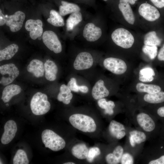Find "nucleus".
<instances>
[{
    "label": "nucleus",
    "mask_w": 164,
    "mask_h": 164,
    "mask_svg": "<svg viewBox=\"0 0 164 164\" xmlns=\"http://www.w3.org/2000/svg\"><path fill=\"white\" fill-rule=\"evenodd\" d=\"M69 121L74 128L83 132H93L96 129L94 120L86 115L80 114H72L70 117Z\"/></svg>",
    "instance_id": "f257e3e1"
},
{
    "label": "nucleus",
    "mask_w": 164,
    "mask_h": 164,
    "mask_svg": "<svg viewBox=\"0 0 164 164\" xmlns=\"http://www.w3.org/2000/svg\"><path fill=\"white\" fill-rule=\"evenodd\" d=\"M42 139L45 147L54 151H57L63 149L66 142L63 139L50 129H45L43 131Z\"/></svg>",
    "instance_id": "f03ea898"
},
{
    "label": "nucleus",
    "mask_w": 164,
    "mask_h": 164,
    "mask_svg": "<svg viewBox=\"0 0 164 164\" xmlns=\"http://www.w3.org/2000/svg\"><path fill=\"white\" fill-rule=\"evenodd\" d=\"M30 107L31 111L34 114L39 115L46 113L50 110V104L48 101L46 95L38 92L32 97Z\"/></svg>",
    "instance_id": "7ed1b4c3"
},
{
    "label": "nucleus",
    "mask_w": 164,
    "mask_h": 164,
    "mask_svg": "<svg viewBox=\"0 0 164 164\" xmlns=\"http://www.w3.org/2000/svg\"><path fill=\"white\" fill-rule=\"evenodd\" d=\"M111 38L116 45L125 49L131 47L134 42V38L132 33L122 28L114 30L111 33Z\"/></svg>",
    "instance_id": "20e7f679"
},
{
    "label": "nucleus",
    "mask_w": 164,
    "mask_h": 164,
    "mask_svg": "<svg viewBox=\"0 0 164 164\" xmlns=\"http://www.w3.org/2000/svg\"><path fill=\"white\" fill-rule=\"evenodd\" d=\"M0 73L2 75L0 83L3 86H6L14 81L19 76V71L15 64L10 63L0 66Z\"/></svg>",
    "instance_id": "39448f33"
},
{
    "label": "nucleus",
    "mask_w": 164,
    "mask_h": 164,
    "mask_svg": "<svg viewBox=\"0 0 164 164\" xmlns=\"http://www.w3.org/2000/svg\"><path fill=\"white\" fill-rule=\"evenodd\" d=\"M42 39L45 45L55 53L62 51L61 43L56 33L52 31L47 30L43 33Z\"/></svg>",
    "instance_id": "423d86ee"
},
{
    "label": "nucleus",
    "mask_w": 164,
    "mask_h": 164,
    "mask_svg": "<svg viewBox=\"0 0 164 164\" xmlns=\"http://www.w3.org/2000/svg\"><path fill=\"white\" fill-rule=\"evenodd\" d=\"M103 65L108 70L114 74L120 75L124 73L127 70V66L122 60L112 57L106 58Z\"/></svg>",
    "instance_id": "0eeeda50"
},
{
    "label": "nucleus",
    "mask_w": 164,
    "mask_h": 164,
    "mask_svg": "<svg viewBox=\"0 0 164 164\" xmlns=\"http://www.w3.org/2000/svg\"><path fill=\"white\" fill-rule=\"evenodd\" d=\"M138 12L141 16L150 22L157 20L160 16L159 11L155 6L147 3H144L140 5Z\"/></svg>",
    "instance_id": "6e6552de"
},
{
    "label": "nucleus",
    "mask_w": 164,
    "mask_h": 164,
    "mask_svg": "<svg viewBox=\"0 0 164 164\" xmlns=\"http://www.w3.org/2000/svg\"><path fill=\"white\" fill-rule=\"evenodd\" d=\"M25 17V15L23 12L17 11L13 14L6 17L5 24L9 27L11 32H17L22 28Z\"/></svg>",
    "instance_id": "1a4fd4ad"
},
{
    "label": "nucleus",
    "mask_w": 164,
    "mask_h": 164,
    "mask_svg": "<svg viewBox=\"0 0 164 164\" xmlns=\"http://www.w3.org/2000/svg\"><path fill=\"white\" fill-rule=\"evenodd\" d=\"M93 62V57L90 53L83 52L77 55L73 63V67L77 70L87 69L92 66Z\"/></svg>",
    "instance_id": "9d476101"
},
{
    "label": "nucleus",
    "mask_w": 164,
    "mask_h": 164,
    "mask_svg": "<svg viewBox=\"0 0 164 164\" xmlns=\"http://www.w3.org/2000/svg\"><path fill=\"white\" fill-rule=\"evenodd\" d=\"M101 29L92 22H88L84 26L83 31V37L87 41L94 42L101 37Z\"/></svg>",
    "instance_id": "9b49d317"
},
{
    "label": "nucleus",
    "mask_w": 164,
    "mask_h": 164,
    "mask_svg": "<svg viewBox=\"0 0 164 164\" xmlns=\"http://www.w3.org/2000/svg\"><path fill=\"white\" fill-rule=\"evenodd\" d=\"M43 22L40 20L29 19L26 21L25 28L29 32L30 38L35 40L43 34Z\"/></svg>",
    "instance_id": "f8f14e48"
},
{
    "label": "nucleus",
    "mask_w": 164,
    "mask_h": 164,
    "mask_svg": "<svg viewBox=\"0 0 164 164\" xmlns=\"http://www.w3.org/2000/svg\"><path fill=\"white\" fill-rule=\"evenodd\" d=\"M17 130V125L14 121H8L4 126V132L1 138L2 143L5 145L10 142L15 136Z\"/></svg>",
    "instance_id": "ddd939ff"
},
{
    "label": "nucleus",
    "mask_w": 164,
    "mask_h": 164,
    "mask_svg": "<svg viewBox=\"0 0 164 164\" xmlns=\"http://www.w3.org/2000/svg\"><path fill=\"white\" fill-rule=\"evenodd\" d=\"M118 8L125 20L129 24L133 25L135 17L130 5L127 0H119Z\"/></svg>",
    "instance_id": "4468645a"
},
{
    "label": "nucleus",
    "mask_w": 164,
    "mask_h": 164,
    "mask_svg": "<svg viewBox=\"0 0 164 164\" xmlns=\"http://www.w3.org/2000/svg\"><path fill=\"white\" fill-rule=\"evenodd\" d=\"M137 121L139 126L145 131L151 132L155 128V124L152 118L144 113L139 114L137 116Z\"/></svg>",
    "instance_id": "2eb2a0df"
},
{
    "label": "nucleus",
    "mask_w": 164,
    "mask_h": 164,
    "mask_svg": "<svg viewBox=\"0 0 164 164\" xmlns=\"http://www.w3.org/2000/svg\"><path fill=\"white\" fill-rule=\"evenodd\" d=\"M91 94L94 99L99 100L108 96L109 92L104 86V81L100 80L95 83L93 86Z\"/></svg>",
    "instance_id": "dca6fc26"
},
{
    "label": "nucleus",
    "mask_w": 164,
    "mask_h": 164,
    "mask_svg": "<svg viewBox=\"0 0 164 164\" xmlns=\"http://www.w3.org/2000/svg\"><path fill=\"white\" fill-rule=\"evenodd\" d=\"M27 70L36 77H41L43 76L44 73V64L40 60L34 59L32 60L27 66Z\"/></svg>",
    "instance_id": "f3484780"
},
{
    "label": "nucleus",
    "mask_w": 164,
    "mask_h": 164,
    "mask_svg": "<svg viewBox=\"0 0 164 164\" xmlns=\"http://www.w3.org/2000/svg\"><path fill=\"white\" fill-rule=\"evenodd\" d=\"M59 7V13L62 16L81 11V8L77 4L66 1L61 0Z\"/></svg>",
    "instance_id": "a211bd4d"
},
{
    "label": "nucleus",
    "mask_w": 164,
    "mask_h": 164,
    "mask_svg": "<svg viewBox=\"0 0 164 164\" xmlns=\"http://www.w3.org/2000/svg\"><path fill=\"white\" fill-rule=\"evenodd\" d=\"M21 88L19 85L11 84L5 87L2 93L1 99L5 103L9 102L13 97L19 94Z\"/></svg>",
    "instance_id": "6ab92c4d"
},
{
    "label": "nucleus",
    "mask_w": 164,
    "mask_h": 164,
    "mask_svg": "<svg viewBox=\"0 0 164 164\" xmlns=\"http://www.w3.org/2000/svg\"><path fill=\"white\" fill-rule=\"evenodd\" d=\"M125 127L123 124L114 120H112L109 126L110 133L117 139H121L125 136Z\"/></svg>",
    "instance_id": "aec40b11"
},
{
    "label": "nucleus",
    "mask_w": 164,
    "mask_h": 164,
    "mask_svg": "<svg viewBox=\"0 0 164 164\" xmlns=\"http://www.w3.org/2000/svg\"><path fill=\"white\" fill-rule=\"evenodd\" d=\"M45 77L46 80L50 81H53L56 78L58 71V67L53 61L48 60L44 64Z\"/></svg>",
    "instance_id": "412c9836"
},
{
    "label": "nucleus",
    "mask_w": 164,
    "mask_h": 164,
    "mask_svg": "<svg viewBox=\"0 0 164 164\" xmlns=\"http://www.w3.org/2000/svg\"><path fill=\"white\" fill-rule=\"evenodd\" d=\"M83 19L82 13L76 12L71 14L66 21V27L68 31H71L81 22Z\"/></svg>",
    "instance_id": "4be33fe9"
},
{
    "label": "nucleus",
    "mask_w": 164,
    "mask_h": 164,
    "mask_svg": "<svg viewBox=\"0 0 164 164\" xmlns=\"http://www.w3.org/2000/svg\"><path fill=\"white\" fill-rule=\"evenodd\" d=\"M19 47L15 44H10L0 51V61L12 58L18 51Z\"/></svg>",
    "instance_id": "5701e85b"
},
{
    "label": "nucleus",
    "mask_w": 164,
    "mask_h": 164,
    "mask_svg": "<svg viewBox=\"0 0 164 164\" xmlns=\"http://www.w3.org/2000/svg\"><path fill=\"white\" fill-rule=\"evenodd\" d=\"M71 90L67 86L63 84L60 88V92L57 96V100L66 104H69L73 97Z\"/></svg>",
    "instance_id": "b1692460"
},
{
    "label": "nucleus",
    "mask_w": 164,
    "mask_h": 164,
    "mask_svg": "<svg viewBox=\"0 0 164 164\" xmlns=\"http://www.w3.org/2000/svg\"><path fill=\"white\" fill-rule=\"evenodd\" d=\"M89 150L86 145L79 143L74 145L71 149L72 154L77 158L84 159L87 158Z\"/></svg>",
    "instance_id": "393cba45"
},
{
    "label": "nucleus",
    "mask_w": 164,
    "mask_h": 164,
    "mask_svg": "<svg viewBox=\"0 0 164 164\" xmlns=\"http://www.w3.org/2000/svg\"><path fill=\"white\" fill-rule=\"evenodd\" d=\"M47 22L55 26L62 27L64 26V22L62 16L56 10L52 9L50 12Z\"/></svg>",
    "instance_id": "a878e982"
},
{
    "label": "nucleus",
    "mask_w": 164,
    "mask_h": 164,
    "mask_svg": "<svg viewBox=\"0 0 164 164\" xmlns=\"http://www.w3.org/2000/svg\"><path fill=\"white\" fill-rule=\"evenodd\" d=\"M161 40L157 35L155 31H151L147 33L144 39V45L151 46H159Z\"/></svg>",
    "instance_id": "bb28decb"
},
{
    "label": "nucleus",
    "mask_w": 164,
    "mask_h": 164,
    "mask_svg": "<svg viewBox=\"0 0 164 164\" xmlns=\"http://www.w3.org/2000/svg\"><path fill=\"white\" fill-rule=\"evenodd\" d=\"M137 90L139 92H146L153 94L161 91V88L158 85L154 84H147L142 83H138L136 86Z\"/></svg>",
    "instance_id": "cd10ccee"
},
{
    "label": "nucleus",
    "mask_w": 164,
    "mask_h": 164,
    "mask_svg": "<svg viewBox=\"0 0 164 164\" xmlns=\"http://www.w3.org/2000/svg\"><path fill=\"white\" fill-rule=\"evenodd\" d=\"M155 75V72L152 68L145 67L140 70L139 80L142 82H150L153 80V76Z\"/></svg>",
    "instance_id": "c85d7f7f"
},
{
    "label": "nucleus",
    "mask_w": 164,
    "mask_h": 164,
    "mask_svg": "<svg viewBox=\"0 0 164 164\" xmlns=\"http://www.w3.org/2000/svg\"><path fill=\"white\" fill-rule=\"evenodd\" d=\"M144 100L149 103L158 104L164 101V92L159 91L153 94H147L144 96Z\"/></svg>",
    "instance_id": "c756f323"
},
{
    "label": "nucleus",
    "mask_w": 164,
    "mask_h": 164,
    "mask_svg": "<svg viewBox=\"0 0 164 164\" xmlns=\"http://www.w3.org/2000/svg\"><path fill=\"white\" fill-rule=\"evenodd\" d=\"M14 164H28L29 160L26 152L19 149L16 152L13 159Z\"/></svg>",
    "instance_id": "7c9ffc66"
},
{
    "label": "nucleus",
    "mask_w": 164,
    "mask_h": 164,
    "mask_svg": "<svg viewBox=\"0 0 164 164\" xmlns=\"http://www.w3.org/2000/svg\"><path fill=\"white\" fill-rule=\"evenodd\" d=\"M142 51L148 56L151 60L154 59L158 54L157 46H151L144 45L142 48Z\"/></svg>",
    "instance_id": "2f4dec72"
},
{
    "label": "nucleus",
    "mask_w": 164,
    "mask_h": 164,
    "mask_svg": "<svg viewBox=\"0 0 164 164\" xmlns=\"http://www.w3.org/2000/svg\"><path fill=\"white\" fill-rule=\"evenodd\" d=\"M130 135H132L135 143L140 144L145 142L146 139V136L143 132L137 130H134L129 132Z\"/></svg>",
    "instance_id": "473e14b6"
},
{
    "label": "nucleus",
    "mask_w": 164,
    "mask_h": 164,
    "mask_svg": "<svg viewBox=\"0 0 164 164\" xmlns=\"http://www.w3.org/2000/svg\"><path fill=\"white\" fill-rule=\"evenodd\" d=\"M101 153L99 149L97 147H92L89 150L87 159L89 162H92L94 158Z\"/></svg>",
    "instance_id": "72a5a7b5"
},
{
    "label": "nucleus",
    "mask_w": 164,
    "mask_h": 164,
    "mask_svg": "<svg viewBox=\"0 0 164 164\" xmlns=\"http://www.w3.org/2000/svg\"><path fill=\"white\" fill-rule=\"evenodd\" d=\"M121 160L122 164H132L134 163L133 157L128 153H125L123 154Z\"/></svg>",
    "instance_id": "f704fd0d"
},
{
    "label": "nucleus",
    "mask_w": 164,
    "mask_h": 164,
    "mask_svg": "<svg viewBox=\"0 0 164 164\" xmlns=\"http://www.w3.org/2000/svg\"><path fill=\"white\" fill-rule=\"evenodd\" d=\"M67 86L70 89L73 91L77 92L79 91V86L77 83V81L74 78H72L68 83Z\"/></svg>",
    "instance_id": "c9c22d12"
},
{
    "label": "nucleus",
    "mask_w": 164,
    "mask_h": 164,
    "mask_svg": "<svg viewBox=\"0 0 164 164\" xmlns=\"http://www.w3.org/2000/svg\"><path fill=\"white\" fill-rule=\"evenodd\" d=\"M106 160L108 164H116L120 162L113 153L108 154L106 157Z\"/></svg>",
    "instance_id": "e433bc0d"
},
{
    "label": "nucleus",
    "mask_w": 164,
    "mask_h": 164,
    "mask_svg": "<svg viewBox=\"0 0 164 164\" xmlns=\"http://www.w3.org/2000/svg\"><path fill=\"white\" fill-rule=\"evenodd\" d=\"M123 152V148L120 145L117 146L114 149L113 153L119 160H120Z\"/></svg>",
    "instance_id": "4c0bfd02"
},
{
    "label": "nucleus",
    "mask_w": 164,
    "mask_h": 164,
    "mask_svg": "<svg viewBox=\"0 0 164 164\" xmlns=\"http://www.w3.org/2000/svg\"><path fill=\"white\" fill-rule=\"evenodd\" d=\"M115 106V104L113 101H108L107 107L105 109V113L109 115L113 114L114 113L113 109Z\"/></svg>",
    "instance_id": "58836bf2"
},
{
    "label": "nucleus",
    "mask_w": 164,
    "mask_h": 164,
    "mask_svg": "<svg viewBox=\"0 0 164 164\" xmlns=\"http://www.w3.org/2000/svg\"><path fill=\"white\" fill-rule=\"evenodd\" d=\"M156 7L159 9L164 8V0H150Z\"/></svg>",
    "instance_id": "ea45409f"
},
{
    "label": "nucleus",
    "mask_w": 164,
    "mask_h": 164,
    "mask_svg": "<svg viewBox=\"0 0 164 164\" xmlns=\"http://www.w3.org/2000/svg\"><path fill=\"white\" fill-rule=\"evenodd\" d=\"M97 103L101 109L105 110L106 108L107 105V101L105 99L102 98L99 99Z\"/></svg>",
    "instance_id": "a19ab883"
},
{
    "label": "nucleus",
    "mask_w": 164,
    "mask_h": 164,
    "mask_svg": "<svg viewBox=\"0 0 164 164\" xmlns=\"http://www.w3.org/2000/svg\"><path fill=\"white\" fill-rule=\"evenodd\" d=\"M149 164H164V155L159 159L150 161Z\"/></svg>",
    "instance_id": "79ce46f5"
},
{
    "label": "nucleus",
    "mask_w": 164,
    "mask_h": 164,
    "mask_svg": "<svg viewBox=\"0 0 164 164\" xmlns=\"http://www.w3.org/2000/svg\"><path fill=\"white\" fill-rule=\"evenodd\" d=\"M157 58L159 60L164 61V44L158 53Z\"/></svg>",
    "instance_id": "37998d69"
},
{
    "label": "nucleus",
    "mask_w": 164,
    "mask_h": 164,
    "mask_svg": "<svg viewBox=\"0 0 164 164\" xmlns=\"http://www.w3.org/2000/svg\"><path fill=\"white\" fill-rule=\"evenodd\" d=\"M6 22V17L2 13L1 9H0V26L4 25Z\"/></svg>",
    "instance_id": "c03bdc74"
},
{
    "label": "nucleus",
    "mask_w": 164,
    "mask_h": 164,
    "mask_svg": "<svg viewBox=\"0 0 164 164\" xmlns=\"http://www.w3.org/2000/svg\"><path fill=\"white\" fill-rule=\"evenodd\" d=\"M76 2L83 3L91 5L94 4L95 0H74Z\"/></svg>",
    "instance_id": "a18cd8bd"
},
{
    "label": "nucleus",
    "mask_w": 164,
    "mask_h": 164,
    "mask_svg": "<svg viewBox=\"0 0 164 164\" xmlns=\"http://www.w3.org/2000/svg\"><path fill=\"white\" fill-rule=\"evenodd\" d=\"M88 87L85 85L79 86V91L84 93H87L88 91Z\"/></svg>",
    "instance_id": "49530a36"
},
{
    "label": "nucleus",
    "mask_w": 164,
    "mask_h": 164,
    "mask_svg": "<svg viewBox=\"0 0 164 164\" xmlns=\"http://www.w3.org/2000/svg\"><path fill=\"white\" fill-rule=\"evenodd\" d=\"M157 113L159 116L164 117V106L159 108L157 111Z\"/></svg>",
    "instance_id": "de8ad7c7"
},
{
    "label": "nucleus",
    "mask_w": 164,
    "mask_h": 164,
    "mask_svg": "<svg viewBox=\"0 0 164 164\" xmlns=\"http://www.w3.org/2000/svg\"><path fill=\"white\" fill-rule=\"evenodd\" d=\"M130 142L131 146L134 147L135 145V141L134 139L133 136L132 135H130L129 137Z\"/></svg>",
    "instance_id": "09e8293b"
},
{
    "label": "nucleus",
    "mask_w": 164,
    "mask_h": 164,
    "mask_svg": "<svg viewBox=\"0 0 164 164\" xmlns=\"http://www.w3.org/2000/svg\"><path fill=\"white\" fill-rule=\"evenodd\" d=\"M130 4L133 5H134L137 1V0H127Z\"/></svg>",
    "instance_id": "8fccbe9b"
},
{
    "label": "nucleus",
    "mask_w": 164,
    "mask_h": 164,
    "mask_svg": "<svg viewBox=\"0 0 164 164\" xmlns=\"http://www.w3.org/2000/svg\"><path fill=\"white\" fill-rule=\"evenodd\" d=\"M64 164H75L74 163L72 162H66L63 163Z\"/></svg>",
    "instance_id": "3c124183"
},
{
    "label": "nucleus",
    "mask_w": 164,
    "mask_h": 164,
    "mask_svg": "<svg viewBox=\"0 0 164 164\" xmlns=\"http://www.w3.org/2000/svg\"><path fill=\"white\" fill-rule=\"evenodd\" d=\"M103 0L104 1H105V2H107V1L108 0Z\"/></svg>",
    "instance_id": "603ef678"
},
{
    "label": "nucleus",
    "mask_w": 164,
    "mask_h": 164,
    "mask_svg": "<svg viewBox=\"0 0 164 164\" xmlns=\"http://www.w3.org/2000/svg\"><path fill=\"white\" fill-rule=\"evenodd\" d=\"M6 105H9V104H6Z\"/></svg>",
    "instance_id": "864d4df0"
},
{
    "label": "nucleus",
    "mask_w": 164,
    "mask_h": 164,
    "mask_svg": "<svg viewBox=\"0 0 164 164\" xmlns=\"http://www.w3.org/2000/svg\"><path fill=\"white\" fill-rule=\"evenodd\" d=\"M162 148V147H161V148Z\"/></svg>",
    "instance_id": "5fc2aeb1"
}]
</instances>
